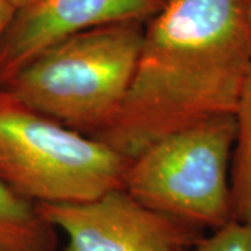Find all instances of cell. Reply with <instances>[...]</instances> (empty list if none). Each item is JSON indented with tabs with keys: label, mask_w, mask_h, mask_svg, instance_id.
<instances>
[{
	"label": "cell",
	"mask_w": 251,
	"mask_h": 251,
	"mask_svg": "<svg viewBox=\"0 0 251 251\" xmlns=\"http://www.w3.org/2000/svg\"><path fill=\"white\" fill-rule=\"evenodd\" d=\"M17 13V9L10 0H0V42L4 36V32L7 31L10 23Z\"/></svg>",
	"instance_id": "30bf717a"
},
{
	"label": "cell",
	"mask_w": 251,
	"mask_h": 251,
	"mask_svg": "<svg viewBox=\"0 0 251 251\" xmlns=\"http://www.w3.org/2000/svg\"><path fill=\"white\" fill-rule=\"evenodd\" d=\"M234 119L237 137L230 168L233 219L251 222V70L244 81Z\"/></svg>",
	"instance_id": "ba28073f"
},
{
	"label": "cell",
	"mask_w": 251,
	"mask_h": 251,
	"mask_svg": "<svg viewBox=\"0 0 251 251\" xmlns=\"http://www.w3.org/2000/svg\"><path fill=\"white\" fill-rule=\"evenodd\" d=\"M165 0H34L17 10L0 42V85L64 39L94 28L145 23Z\"/></svg>",
	"instance_id": "8992f818"
},
{
	"label": "cell",
	"mask_w": 251,
	"mask_h": 251,
	"mask_svg": "<svg viewBox=\"0 0 251 251\" xmlns=\"http://www.w3.org/2000/svg\"><path fill=\"white\" fill-rule=\"evenodd\" d=\"M143 34V23H120L73 35L38 54L3 87L39 113L95 137L125 102Z\"/></svg>",
	"instance_id": "7a4b0ae2"
},
{
	"label": "cell",
	"mask_w": 251,
	"mask_h": 251,
	"mask_svg": "<svg viewBox=\"0 0 251 251\" xmlns=\"http://www.w3.org/2000/svg\"><path fill=\"white\" fill-rule=\"evenodd\" d=\"M250 70L246 0H165L144 27L122 108L95 138L130 161L165 135L234 115Z\"/></svg>",
	"instance_id": "6da1fadb"
},
{
	"label": "cell",
	"mask_w": 251,
	"mask_h": 251,
	"mask_svg": "<svg viewBox=\"0 0 251 251\" xmlns=\"http://www.w3.org/2000/svg\"><path fill=\"white\" fill-rule=\"evenodd\" d=\"M184 251H251V222L232 219Z\"/></svg>",
	"instance_id": "9c48e42d"
},
{
	"label": "cell",
	"mask_w": 251,
	"mask_h": 251,
	"mask_svg": "<svg viewBox=\"0 0 251 251\" xmlns=\"http://www.w3.org/2000/svg\"><path fill=\"white\" fill-rule=\"evenodd\" d=\"M56 229L28 201L0 180V251H54Z\"/></svg>",
	"instance_id": "52a82bcc"
},
{
	"label": "cell",
	"mask_w": 251,
	"mask_h": 251,
	"mask_svg": "<svg viewBox=\"0 0 251 251\" xmlns=\"http://www.w3.org/2000/svg\"><path fill=\"white\" fill-rule=\"evenodd\" d=\"M13 4H14V7L17 10L23 9V7H25V6H28L29 3H32L34 0H10Z\"/></svg>",
	"instance_id": "8fae6325"
},
{
	"label": "cell",
	"mask_w": 251,
	"mask_h": 251,
	"mask_svg": "<svg viewBox=\"0 0 251 251\" xmlns=\"http://www.w3.org/2000/svg\"><path fill=\"white\" fill-rule=\"evenodd\" d=\"M247 3V9H249V14H250V21H251V0H246Z\"/></svg>",
	"instance_id": "7c38bea8"
},
{
	"label": "cell",
	"mask_w": 251,
	"mask_h": 251,
	"mask_svg": "<svg viewBox=\"0 0 251 251\" xmlns=\"http://www.w3.org/2000/svg\"><path fill=\"white\" fill-rule=\"evenodd\" d=\"M66 234L63 251H184L202 230L143 205L123 188L82 204H38Z\"/></svg>",
	"instance_id": "5b68a950"
},
{
	"label": "cell",
	"mask_w": 251,
	"mask_h": 251,
	"mask_svg": "<svg viewBox=\"0 0 251 251\" xmlns=\"http://www.w3.org/2000/svg\"><path fill=\"white\" fill-rule=\"evenodd\" d=\"M128 159L0 85V180L34 204H82L123 188Z\"/></svg>",
	"instance_id": "3957f363"
},
{
	"label": "cell",
	"mask_w": 251,
	"mask_h": 251,
	"mask_svg": "<svg viewBox=\"0 0 251 251\" xmlns=\"http://www.w3.org/2000/svg\"><path fill=\"white\" fill-rule=\"evenodd\" d=\"M234 115L208 119L151 144L128 161L123 190L183 224L215 230L233 219Z\"/></svg>",
	"instance_id": "277c9868"
}]
</instances>
